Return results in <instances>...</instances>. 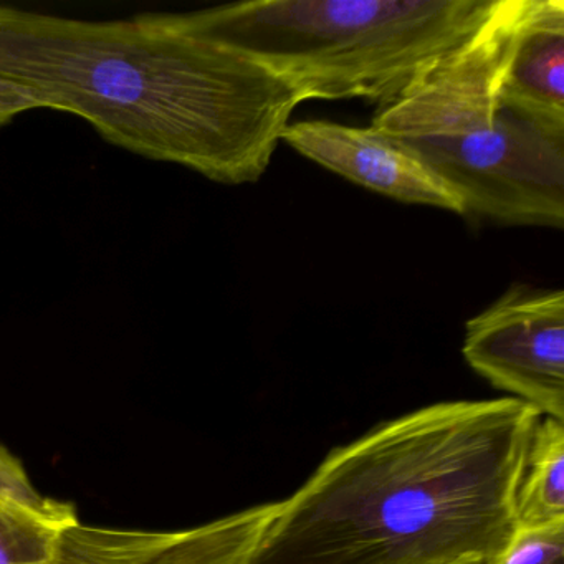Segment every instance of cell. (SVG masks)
<instances>
[{
	"instance_id": "6da1fadb",
	"label": "cell",
	"mask_w": 564,
	"mask_h": 564,
	"mask_svg": "<svg viewBox=\"0 0 564 564\" xmlns=\"http://www.w3.org/2000/svg\"><path fill=\"white\" fill-rule=\"evenodd\" d=\"M0 78L115 147L230 186L263 176L305 101L197 12L87 21L0 6Z\"/></svg>"
},
{
	"instance_id": "7a4b0ae2",
	"label": "cell",
	"mask_w": 564,
	"mask_h": 564,
	"mask_svg": "<svg viewBox=\"0 0 564 564\" xmlns=\"http://www.w3.org/2000/svg\"><path fill=\"white\" fill-rule=\"evenodd\" d=\"M540 419L498 398L381 422L333 448L280 501L249 564H485L517 527Z\"/></svg>"
},
{
	"instance_id": "3957f363",
	"label": "cell",
	"mask_w": 564,
	"mask_h": 564,
	"mask_svg": "<svg viewBox=\"0 0 564 564\" xmlns=\"http://www.w3.org/2000/svg\"><path fill=\"white\" fill-rule=\"evenodd\" d=\"M523 0H498L487 21L432 65L371 130L421 163L464 214L505 226L563 227L564 130L500 97L498 72Z\"/></svg>"
},
{
	"instance_id": "277c9868",
	"label": "cell",
	"mask_w": 564,
	"mask_h": 564,
	"mask_svg": "<svg viewBox=\"0 0 564 564\" xmlns=\"http://www.w3.org/2000/svg\"><path fill=\"white\" fill-rule=\"evenodd\" d=\"M498 0H256L196 11L207 34L306 100L394 104L464 44Z\"/></svg>"
},
{
	"instance_id": "5b68a950",
	"label": "cell",
	"mask_w": 564,
	"mask_h": 564,
	"mask_svg": "<svg viewBox=\"0 0 564 564\" xmlns=\"http://www.w3.org/2000/svg\"><path fill=\"white\" fill-rule=\"evenodd\" d=\"M462 352L491 386L564 422L563 290H508L468 319Z\"/></svg>"
},
{
	"instance_id": "8992f818",
	"label": "cell",
	"mask_w": 564,
	"mask_h": 564,
	"mask_svg": "<svg viewBox=\"0 0 564 564\" xmlns=\"http://www.w3.org/2000/svg\"><path fill=\"white\" fill-rule=\"evenodd\" d=\"M285 141L319 166L399 203L438 207L464 214L454 194L421 163L382 140L371 128L313 120L290 123Z\"/></svg>"
},
{
	"instance_id": "52a82bcc",
	"label": "cell",
	"mask_w": 564,
	"mask_h": 564,
	"mask_svg": "<svg viewBox=\"0 0 564 564\" xmlns=\"http://www.w3.org/2000/svg\"><path fill=\"white\" fill-rule=\"evenodd\" d=\"M511 107L564 130V2L523 0L498 72Z\"/></svg>"
},
{
	"instance_id": "ba28073f",
	"label": "cell",
	"mask_w": 564,
	"mask_h": 564,
	"mask_svg": "<svg viewBox=\"0 0 564 564\" xmlns=\"http://www.w3.org/2000/svg\"><path fill=\"white\" fill-rule=\"evenodd\" d=\"M564 520V422L541 415L517 491L518 527Z\"/></svg>"
},
{
	"instance_id": "9c48e42d",
	"label": "cell",
	"mask_w": 564,
	"mask_h": 564,
	"mask_svg": "<svg viewBox=\"0 0 564 564\" xmlns=\"http://www.w3.org/2000/svg\"><path fill=\"white\" fill-rule=\"evenodd\" d=\"M70 527V524H68ZM67 527L0 505V564H52Z\"/></svg>"
},
{
	"instance_id": "30bf717a",
	"label": "cell",
	"mask_w": 564,
	"mask_h": 564,
	"mask_svg": "<svg viewBox=\"0 0 564 564\" xmlns=\"http://www.w3.org/2000/svg\"><path fill=\"white\" fill-rule=\"evenodd\" d=\"M0 505L28 511L61 527L78 521L77 511L70 503L42 497L35 490L24 465L4 445H0Z\"/></svg>"
},
{
	"instance_id": "8fae6325",
	"label": "cell",
	"mask_w": 564,
	"mask_h": 564,
	"mask_svg": "<svg viewBox=\"0 0 564 564\" xmlns=\"http://www.w3.org/2000/svg\"><path fill=\"white\" fill-rule=\"evenodd\" d=\"M485 564H564V520L517 524L507 544Z\"/></svg>"
},
{
	"instance_id": "7c38bea8",
	"label": "cell",
	"mask_w": 564,
	"mask_h": 564,
	"mask_svg": "<svg viewBox=\"0 0 564 564\" xmlns=\"http://www.w3.org/2000/svg\"><path fill=\"white\" fill-rule=\"evenodd\" d=\"M44 108L35 91L0 78V128L8 127L19 115Z\"/></svg>"
}]
</instances>
